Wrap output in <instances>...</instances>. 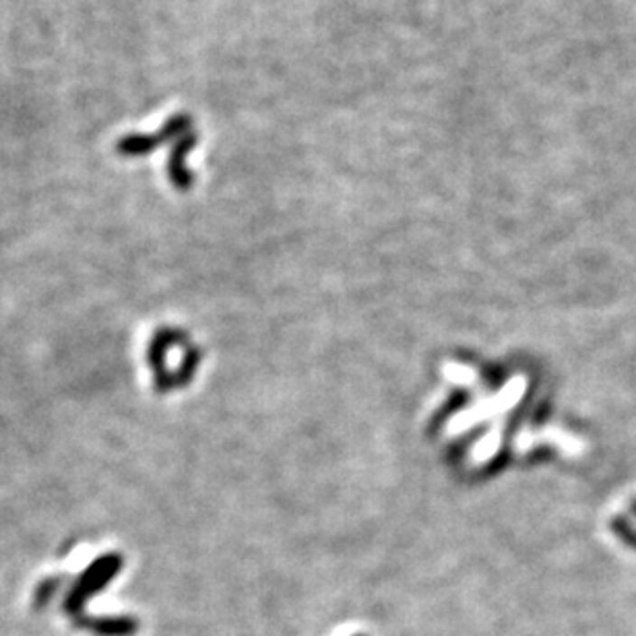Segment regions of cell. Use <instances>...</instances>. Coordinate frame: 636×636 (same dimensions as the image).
I'll return each mask as SVG.
<instances>
[{
	"label": "cell",
	"instance_id": "2",
	"mask_svg": "<svg viewBox=\"0 0 636 636\" xmlns=\"http://www.w3.org/2000/svg\"><path fill=\"white\" fill-rule=\"evenodd\" d=\"M168 143L165 135L159 130L157 135H126L116 145V151L125 157H141Z\"/></svg>",
	"mask_w": 636,
	"mask_h": 636
},
{
	"label": "cell",
	"instance_id": "1",
	"mask_svg": "<svg viewBox=\"0 0 636 636\" xmlns=\"http://www.w3.org/2000/svg\"><path fill=\"white\" fill-rule=\"evenodd\" d=\"M197 145V135L186 133L184 136H180L178 141H173L172 151H170V159H168V170H170V178L172 182L176 184L180 191H186L188 186L192 184V176L191 172L186 168V155L191 154V149Z\"/></svg>",
	"mask_w": 636,
	"mask_h": 636
}]
</instances>
